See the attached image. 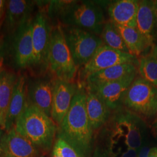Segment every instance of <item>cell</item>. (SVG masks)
<instances>
[{
    "label": "cell",
    "instance_id": "7c38bea8",
    "mask_svg": "<svg viewBox=\"0 0 157 157\" xmlns=\"http://www.w3.org/2000/svg\"><path fill=\"white\" fill-rule=\"evenodd\" d=\"M139 1L120 0L111 3L108 8L110 21L118 26L136 28Z\"/></svg>",
    "mask_w": 157,
    "mask_h": 157
},
{
    "label": "cell",
    "instance_id": "7a4b0ae2",
    "mask_svg": "<svg viewBox=\"0 0 157 157\" xmlns=\"http://www.w3.org/2000/svg\"><path fill=\"white\" fill-rule=\"evenodd\" d=\"M102 133L112 145L139 150L143 140L144 122L142 118L121 107L111 112Z\"/></svg>",
    "mask_w": 157,
    "mask_h": 157
},
{
    "label": "cell",
    "instance_id": "2e32d148",
    "mask_svg": "<svg viewBox=\"0 0 157 157\" xmlns=\"http://www.w3.org/2000/svg\"><path fill=\"white\" fill-rule=\"evenodd\" d=\"M37 148L12 128L6 135L4 157H35Z\"/></svg>",
    "mask_w": 157,
    "mask_h": 157
},
{
    "label": "cell",
    "instance_id": "1f68e13d",
    "mask_svg": "<svg viewBox=\"0 0 157 157\" xmlns=\"http://www.w3.org/2000/svg\"><path fill=\"white\" fill-rule=\"evenodd\" d=\"M0 45H1V41H0Z\"/></svg>",
    "mask_w": 157,
    "mask_h": 157
},
{
    "label": "cell",
    "instance_id": "4316f807",
    "mask_svg": "<svg viewBox=\"0 0 157 157\" xmlns=\"http://www.w3.org/2000/svg\"><path fill=\"white\" fill-rule=\"evenodd\" d=\"M151 148L148 146H143L139 150L138 157H148Z\"/></svg>",
    "mask_w": 157,
    "mask_h": 157
},
{
    "label": "cell",
    "instance_id": "4fadbf2b",
    "mask_svg": "<svg viewBox=\"0 0 157 157\" xmlns=\"http://www.w3.org/2000/svg\"><path fill=\"white\" fill-rule=\"evenodd\" d=\"M28 105V86L25 78L21 75L17 78L6 115L5 129L7 133L15 126L17 119Z\"/></svg>",
    "mask_w": 157,
    "mask_h": 157
},
{
    "label": "cell",
    "instance_id": "8992f818",
    "mask_svg": "<svg viewBox=\"0 0 157 157\" xmlns=\"http://www.w3.org/2000/svg\"><path fill=\"white\" fill-rule=\"evenodd\" d=\"M123 107L141 118L157 114V87L140 76H136L125 93Z\"/></svg>",
    "mask_w": 157,
    "mask_h": 157
},
{
    "label": "cell",
    "instance_id": "9a60e30c",
    "mask_svg": "<svg viewBox=\"0 0 157 157\" xmlns=\"http://www.w3.org/2000/svg\"><path fill=\"white\" fill-rule=\"evenodd\" d=\"M157 27V10L155 1H139L137 16V26L143 34L152 43Z\"/></svg>",
    "mask_w": 157,
    "mask_h": 157
},
{
    "label": "cell",
    "instance_id": "f1b7e54d",
    "mask_svg": "<svg viewBox=\"0 0 157 157\" xmlns=\"http://www.w3.org/2000/svg\"><path fill=\"white\" fill-rule=\"evenodd\" d=\"M148 157H157V148L154 147L151 148Z\"/></svg>",
    "mask_w": 157,
    "mask_h": 157
},
{
    "label": "cell",
    "instance_id": "cb8c5ba5",
    "mask_svg": "<svg viewBox=\"0 0 157 157\" xmlns=\"http://www.w3.org/2000/svg\"><path fill=\"white\" fill-rule=\"evenodd\" d=\"M100 37L104 45L116 50L130 54L116 25L111 21L105 22Z\"/></svg>",
    "mask_w": 157,
    "mask_h": 157
},
{
    "label": "cell",
    "instance_id": "d6986e66",
    "mask_svg": "<svg viewBox=\"0 0 157 157\" xmlns=\"http://www.w3.org/2000/svg\"><path fill=\"white\" fill-rule=\"evenodd\" d=\"M54 81L40 80L33 84L30 91L31 105L39 109L51 118Z\"/></svg>",
    "mask_w": 157,
    "mask_h": 157
},
{
    "label": "cell",
    "instance_id": "603a6c76",
    "mask_svg": "<svg viewBox=\"0 0 157 157\" xmlns=\"http://www.w3.org/2000/svg\"><path fill=\"white\" fill-rule=\"evenodd\" d=\"M137 59L140 76L157 87V45L153 44L146 54Z\"/></svg>",
    "mask_w": 157,
    "mask_h": 157
},
{
    "label": "cell",
    "instance_id": "52a82bcc",
    "mask_svg": "<svg viewBox=\"0 0 157 157\" xmlns=\"http://www.w3.org/2000/svg\"><path fill=\"white\" fill-rule=\"evenodd\" d=\"M65 40L76 67L86 65L103 45L100 36L76 27L63 29Z\"/></svg>",
    "mask_w": 157,
    "mask_h": 157
},
{
    "label": "cell",
    "instance_id": "7402d4cb",
    "mask_svg": "<svg viewBox=\"0 0 157 157\" xmlns=\"http://www.w3.org/2000/svg\"><path fill=\"white\" fill-rule=\"evenodd\" d=\"M17 80L14 73L6 69H1L0 72V128L2 129H5L8 109Z\"/></svg>",
    "mask_w": 157,
    "mask_h": 157
},
{
    "label": "cell",
    "instance_id": "9c48e42d",
    "mask_svg": "<svg viewBox=\"0 0 157 157\" xmlns=\"http://www.w3.org/2000/svg\"><path fill=\"white\" fill-rule=\"evenodd\" d=\"M137 75V73L133 74L121 80L105 84L84 87L94 92L104 101L109 109L113 111L123 107L125 93L136 78Z\"/></svg>",
    "mask_w": 157,
    "mask_h": 157
},
{
    "label": "cell",
    "instance_id": "30bf717a",
    "mask_svg": "<svg viewBox=\"0 0 157 157\" xmlns=\"http://www.w3.org/2000/svg\"><path fill=\"white\" fill-rule=\"evenodd\" d=\"M78 88L73 82L56 78L54 81L51 118L58 126L68 112Z\"/></svg>",
    "mask_w": 157,
    "mask_h": 157
},
{
    "label": "cell",
    "instance_id": "e0dca14e",
    "mask_svg": "<svg viewBox=\"0 0 157 157\" xmlns=\"http://www.w3.org/2000/svg\"><path fill=\"white\" fill-rule=\"evenodd\" d=\"M86 90L87 94L86 107L87 116L93 129L97 130L107 123L112 111L94 92L86 89Z\"/></svg>",
    "mask_w": 157,
    "mask_h": 157
},
{
    "label": "cell",
    "instance_id": "d6a6232c",
    "mask_svg": "<svg viewBox=\"0 0 157 157\" xmlns=\"http://www.w3.org/2000/svg\"></svg>",
    "mask_w": 157,
    "mask_h": 157
},
{
    "label": "cell",
    "instance_id": "f546056e",
    "mask_svg": "<svg viewBox=\"0 0 157 157\" xmlns=\"http://www.w3.org/2000/svg\"><path fill=\"white\" fill-rule=\"evenodd\" d=\"M2 59H1V58H0V72L2 69Z\"/></svg>",
    "mask_w": 157,
    "mask_h": 157
},
{
    "label": "cell",
    "instance_id": "83f0119b",
    "mask_svg": "<svg viewBox=\"0 0 157 157\" xmlns=\"http://www.w3.org/2000/svg\"><path fill=\"white\" fill-rule=\"evenodd\" d=\"M6 1L3 0H0V22L2 21L4 14V8H5Z\"/></svg>",
    "mask_w": 157,
    "mask_h": 157
},
{
    "label": "cell",
    "instance_id": "5bb4252c",
    "mask_svg": "<svg viewBox=\"0 0 157 157\" xmlns=\"http://www.w3.org/2000/svg\"><path fill=\"white\" fill-rule=\"evenodd\" d=\"M138 73L137 65L134 63L120 64L89 75L84 80L85 87H93L121 80L133 74Z\"/></svg>",
    "mask_w": 157,
    "mask_h": 157
},
{
    "label": "cell",
    "instance_id": "484cf974",
    "mask_svg": "<svg viewBox=\"0 0 157 157\" xmlns=\"http://www.w3.org/2000/svg\"><path fill=\"white\" fill-rule=\"evenodd\" d=\"M1 129L0 128V157H4L6 134L3 133Z\"/></svg>",
    "mask_w": 157,
    "mask_h": 157
},
{
    "label": "cell",
    "instance_id": "6da1fadb",
    "mask_svg": "<svg viewBox=\"0 0 157 157\" xmlns=\"http://www.w3.org/2000/svg\"><path fill=\"white\" fill-rule=\"evenodd\" d=\"M86 89L78 86L70 108L59 126L58 135L80 157H89L93 144L94 130L86 111Z\"/></svg>",
    "mask_w": 157,
    "mask_h": 157
},
{
    "label": "cell",
    "instance_id": "277c9868",
    "mask_svg": "<svg viewBox=\"0 0 157 157\" xmlns=\"http://www.w3.org/2000/svg\"><path fill=\"white\" fill-rule=\"evenodd\" d=\"M45 62L56 78L73 82L78 68L73 61L60 24L51 29Z\"/></svg>",
    "mask_w": 157,
    "mask_h": 157
},
{
    "label": "cell",
    "instance_id": "ac0fdd59",
    "mask_svg": "<svg viewBox=\"0 0 157 157\" xmlns=\"http://www.w3.org/2000/svg\"><path fill=\"white\" fill-rule=\"evenodd\" d=\"M33 22L29 21L20 28L15 43V57L19 66L25 67L32 64L33 45L32 40Z\"/></svg>",
    "mask_w": 157,
    "mask_h": 157
},
{
    "label": "cell",
    "instance_id": "ba28073f",
    "mask_svg": "<svg viewBox=\"0 0 157 157\" xmlns=\"http://www.w3.org/2000/svg\"><path fill=\"white\" fill-rule=\"evenodd\" d=\"M134 63L138 65L137 57L129 53L114 50L102 45L88 63L82 68L80 76L84 82L91 74L120 64Z\"/></svg>",
    "mask_w": 157,
    "mask_h": 157
},
{
    "label": "cell",
    "instance_id": "5b68a950",
    "mask_svg": "<svg viewBox=\"0 0 157 157\" xmlns=\"http://www.w3.org/2000/svg\"><path fill=\"white\" fill-rule=\"evenodd\" d=\"M64 22L98 36L101 34L105 23L101 7L91 1L65 2L62 10Z\"/></svg>",
    "mask_w": 157,
    "mask_h": 157
},
{
    "label": "cell",
    "instance_id": "4dcf8cb0",
    "mask_svg": "<svg viewBox=\"0 0 157 157\" xmlns=\"http://www.w3.org/2000/svg\"><path fill=\"white\" fill-rule=\"evenodd\" d=\"M155 1V5H156V8H157V1Z\"/></svg>",
    "mask_w": 157,
    "mask_h": 157
},
{
    "label": "cell",
    "instance_id": "d4e9b609",
    "mask_svg": "<svg viewBox=\"0 0 157 157\" xmlns=\"http://www.w3.org/2000/svg\"><path fill=\"white\" fill-rule=\"evenodd\" d=\"M52 157H80L65 141L58 137L54 147Z\"/></svg>",
    "mask_w": 157,
    "mask_h": 157
},
{
    "label": "cell",
    "instance_id": "3957f363",
    "mask_svg": "<svg viewBox=\"0 0 157 157\" xmlns=\"http://www.w3.org/2000/svg\"><path fill=\"white\" fill-rule=\"evenodd\" d=\"M17 132L37 148L49 150L56 133V124L39 109L29 104L15 124Z\"/></svg>",
    "mask_w": 157,
    "mask_h": 157
},
{
    "label": "cell",
    "instance_id": "8fae6325",
    "mask_svg": "<svg viewBox=\"0 0 157 157\" xmlns=\"http://www.w3.org/2000/svg\"><path fill=\"white\" fill-rule=\"evenodd\" d=\"M51 29L47 17L43 12H40L33 22L32 40L33 58L32 64H39L46 61Z\"/></svg>",
    "mask_w": 157,
    "mask_h": 157
},
{
    "label": "cell",
    "instance_id": "44dd1931",
    "mask_svg": "<svg viewBox=\"0 0 157 157\" xmlns=\"http://www.w3.org/2000/svg\"><path fill=\"white\" fill-rule=\"evenodd\" d=\"M116 26L129 50L130 54L133 56L139 58L144 52L148 51L151 45L154 44L141 33L136 28Z\"/></svg>",
    "mask_w": 157,
    "mask_h": 157
},
{
    "label": "cell",
    "instance_id": "ffe728a7",
    "mask_svg": "<svg viewBox=\"0 0 157 157\" xmlns=\"http://www.w3.org/2000/svg\"><path fill=\"white\" fill-rule=\"evenodd\" d=\"M32 3L25 0H11L6 2V25L9 30L21 28L29 21Z\"/></svg>",
    "mask_w": 157,
    "mask_h": 157
}]
</instances>
